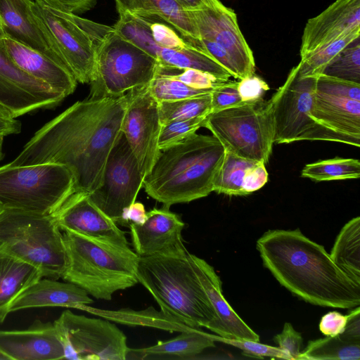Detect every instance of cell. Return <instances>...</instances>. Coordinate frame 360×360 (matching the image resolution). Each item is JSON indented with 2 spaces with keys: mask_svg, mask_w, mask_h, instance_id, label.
Returning <instances> with one entry per match:
<instances>
[{
  "mask_svg": "<svg viewBox=\"0 0 360 360\" xmlns=\"http://www.w3.org/2000/svg\"><path fill=\"white\" fill-rule=\"evenodd\" d=\"M333 262L360 285V217L349 220L340 230L331 249Z\"/></svg>",
  "mask_w": 360,
  "mask_h": 360,
  "instance_id": "obj_30",
  "label": "cell"
},
{
  "mask_svg": "<svg viewBox=\"0 0 360 360\" xmlns=\"http://www.w3.org/2000/svg\"><path fill=\"white\" fill-rule=\"evenodd\" d=\"M131 240L139 257L184 256L188 252L181 237L184 223L179 215L164 207L146 213L142 224L129 225Z\"/></svg>",
  "mask_w": 360,
  "mask_h": 360,
  "instance_id": "obj_19",
  "label": "cell"
},
{
  "mask_svg": "<svg viewBox=\"0 0 360 360\" xmlns=\"http://www.w3.org/2000/svg\"><path fill=\"white\" fill-rule=\"evenodd\" d=\"M68 264L62 276L94 298L112 299L120 290L135 285L139 255L123 247L63 231Z\"/></svg>",
  "mask_w": 360,
  "mask_h": 360,
  "instance_id": "obj_5",
  "label": "cell"
},
{
  "mask_svg": "<svg viewBox=\"0 0 360 360\" xmlns=\"http://www.w3.org/2000/svg\"><path fill=\"white\" fill-rule=\"evenodd\" d=\"M65 10L74 13H83L91 9L97 0H53Z\"/></svg>",
  "mask_w": 360,
  "mask_h": 360,
  "instance_id": "obj_50",
  "label": "cell"
},
{
  "mask_svg": "<svg viewBox=\"0 0 360 360\" xmlns=\"http://www.w3.org/2000/svg\"><path fill=\"white\" fill-rule=\"evenodd\" d=\"M158 110L162 125L172 121L206 117L212 112L211 93L183 99L161 101Z\"/></svg>",
  "mask_w": 360,
  "mask_h": 360,
  "instance_id": "obj_34",
  "label": "cell"
},
{
  "mask_svg": "<svg viewBox=\"0 0 360 360\" xmlns=\"http://www.w3.org/2000/svg\"><path fill=\"white\" fill-rule=\"evenodd\" d=\"M190 12L200 38L215 41L226 51L235 69L236 79L240 80L255 75L253 53L239 28L233 9L219 0H214L203 8Z\"/></svg>",
  "mask_w": 360,
  "mask_h": 360,
  "instance_id": "obj_16",
  "label": "cell"
},
{
  "mask_svg": "<svg viewBox=\"0 0 360 360\" xmlns=\"http://www.w3.org/2000/svg\"><path fill=\"white\" fill-rule=\"evenodd\" d=\"M243 102L238 90V82L226 81L211 92L212 112L239 105Z\"/></svg>",
  "mask_w": 360,
  "mask_h": 360,
  "instance_id": "obj_42",
  "label": "cell"
},
{
  "mask_svg": "<svg viewBox=\"0 0 360 360\" xmlns=\"http://www.w3.org/2000/svg\"><path fill=\"white\" fill-rule=\"evenodd\" d=\"M317 77L302 76L295 66L269 100L274 121V143L300 141L335 142L333 136L309 116Z\"/></svg>",
  "mask_w": 360,
  "mask_h": 360,
  "instance_id": "obj_11",
  "label": "cell"
},
{
  "mask_svg": "<svg viewBox=\"0 0 360 360\" xmlns=\"http://www.w3.org/2000/svg\"><path fill=\"white\" fill-rule=\"evenodd\" d=\"M127 103V94L76 102L39 129L8 165H62L73 176L75 192L90 194L101 185L122 133Z\"/></svg>",
  "mask_w": 360,
  "mask_h": 360,
  "instance_id": "obj_1",
  "label": "cell"
},
{
  "mask_svg": "<svg viewBox=\"0 0 360 360\" xmlns=\"http://www.w3.org/2000/svg\"><path fill=\"white\" fill-rule=\"evenodd\" d=\"M143 179L122 133L108 155L101 185L89 196L107 216L122 224L123 214L135 202Z\"/></svg>",
  "mask_w": 360,
  "mask_h": 360,
  "instance_id": "obj_14",
  "label": "cell"
},
{
  "mask_svg": "<svg viewBox=\"0 0 360 360\" xmlns=\"http://www.w3.org/2000/svg\"><path fill=\"white\" fill-rule=\"evenodd\" d=\"M274 340L278 347L287 352L292 359L297 360L301 353L302 337L290 323H285L281 333L276 335Z\"/></svg>",
  "mask_w": 360,
  "mask_h": 360,
  "instance_id": "obj_43",
  "label": "cell"
},
{
  "mask_svg": "<svg viewBox=\"0 0 360 360\" xmlns=\"http://www.w3.org/2000/svg\"><path fill=\"white\" fill-rule=\"evenodd\" d=\"M96 45V76L88 98L120 96L155 77L157 60L112 27Z\"/></svg>",
  "mask_w": 360,
  "mask_h": 360,
  "instance_id": "obj_10",
  "label": "cell"
},
{
  "mask_svg": "<svg viewBox=\"0 0 360 360\" xmlns=\"http://www.w3.org/2000/svg\"><path fill=\"white\" fill-rule=\"evenodd\" d=\"M360 36V28L354 29L302 58L296 65L302 76H319L353 40Z\"/></svg>",
  "mask_w": 360,
  "mask_h": 360,
  "instance_id": "obj_35",
  "label": "cell"
},
{
  "mask_svg": "<svg viewBox=\"0 0 360 360\" xmlns=\"http://www.w3.org/2000/svg\"><path fill=\"white\" fill-rule=\"evenodd\" d=\"M206 117L172 121L162 125L158 140L159 149L161 150L175 145L196 133L203 127Z\"/></svg>",
  "mask_w": 360,
  "mask_h": 360,
  "instance_id": "obj_38",
  "label": "cell"
},
{
  "mask_svg": "<svg viewBox=\"0 0 360 360\" xmlns=\"http://www.w3.org/2000/svg\"><path fill=\"white\" fill-rule=\"evenodd\" d=\"M21 129V122L7 109L0 105V134L4 136L18 134Z\"/></svg>",
  "mask_w": 360,
  "mask_h": 360,
  "instance_id": "obj_49",
  "label": "cell"
},
{
  "mask_svg": "<svg viewBox=\"0 0 360 360\" xmlns=\"http://www.w3.org/2000/svg\"><path fill=\"white\" fill-rule=\"evenodd\" d=\"M267 181L268 172L265 164L262 162H256L246 174L243 186L244 195L262 188Z\"/></svg>",
  "mask_w": 360,
  "mask_h": 360,
  "instance_id": "obj_45",
  "label": "cell"
},
{
  "mask_svg": "<svg viewBox=\"0 0 360 360\" xmlns=\"http://www.w3.org/2000/svg\"><path fill=\"white\" fill-rule=\"evenodd\" d=\"M33 3L32 0H0V18L5 36L67 68L49 32L35 13Z\"/></svg>",
  "mask_w": 360,
  "mask_h": 360,
  "instance_id": "obj_20",
  "label": "cell"
},
{
  "mask_svg": "<svg viewBox=\"0 0 360 360\" xmlns=\"http://www.w3.org/2000/svg\"><path fill=\"white\" fill-rule=\"evenodd\" d=\"M93 302L85 290L70 282H59L56 279L40 278L22 293L10 307V313L22 309L62 307L81 309Z\"/></svg>",
  "mask_w": 360,
  "mask_h": 360,
  "instance_id": "obj_26",
  "label": "cell"
},
{
  "mask_svg": "<svg viewBox=\"0 0 360 360\" xmlns=\"http://www.w3.org/2000/svg\"><path fill=\"white\" fill-rule=\"evenodd\" d=\"M359 360L360 342L349 341L340 335L311 340L297 360Z\"/></svg>",
  "mask_w": 360,
  "mask_h": 360,
  "instance_id": "obj_31",
  "label": "cell"
},
{
  "mask_svg": "<svg viewBox=\"0 0 360 360\" xmlns=\"http://www.w3.org/2000/svg\"><path fill=\"white\" fill-rule=\"evenodd\" d=\"M347 315L345 330L340 335L346 340L360 342V308H352Z\"/></svg>",
  "mask_w": 360,
  "mask_h": 360,
  "instance_id": "obj_48",
  "label": "cell"
},
{
  "mask_svg": "<svg viewBox=\"0 0 360 360\" xmlns=\"http://www.w3.org/2000/svg\"><path fill=\"white\" fill-rule=\"evenodd\" d=\"M203 127L240 158L268 162L274 143V121L269 101L261 99L209 114Z\"/></svg>",
  "mask_w": 360,
  "mask_h": 360,
  "instance_id": "obj_9",
  "label": "cell"
},
{
  "mask_svg": "<svg viewBox=\"0 0 360 360\" xmlns=\"http://www.w3.org/2000/svg\"><path fill=\"white\" fill-rule=\"evenodd\" d=\"M356 28H360V0H336L307 20L302 37L301 59Z\"/></svg>",
  "mask_w": 360,
  "mask_h": 360,
  "instance_id": "obj_22",
  "label": "cell"
},
{
  "mask_svg": "<svg viewBox=\"0 0 360 360\" xmlns=\"http://www.w3.org/2000/svg\"><path fill=\"white\" fill-rule=\"evenodd\" d=\"M65 97L18 68L0 46V105L15 117L53 108Z\"/></svg>",
  "mask_w": 360,
  "mask_h": 360,
  "instance_id": "obj_17",
  "label": "cell"
},
{
  "mask_svg": "<svg viewBox=\"0 0 360 360\" xmlns=\"http://www.w3.org/2000/svg\"><path fill=\"white\" fill-rule=\"evenodd\" d=\"M301 176L316 181L358 179L360 162L354 158H335L306 165Z\"/></svg>",
  "mask_w": 360,
  "mask_h": 360,
  "instance_id": "obj_33",
  "label": "cell"
},
{
  "mask_svg": "<svg viewBox=\"0 0 360 360\" xmlns=\"http://www.w3.org/2000/svg\"><path fill=\"white\" fill-rule=\"evenodd\" d=\"M33 1L35 13L77 82L91 84L96 76V41L77 22L76 14L53 0Z\"/></svg>",
  "mask_w": 360,
  "mask_h": 360,
  "instance_id": "obj_13",
  "label": "cell"
},
{
  "mask_svg": "<svg viewBox=\"0 0 360 360\" xmlns=\"http://www.w3.org/2000/svg\"><path fill=\"white\" fill-rule=\"evenodd\" d=\"M347 321V315L332 311L322 316L319 323L320 331L326 336H335L343 333Z\"/></svg>",
  "mask_w": 360,
  "mask_h": 360,
  "instance_id": "obj_46",
  "label": "cell"
},
{
  "mask_svg": "<svg viewBox=\"0 0 360 360\" xmlns=\"http://www.w3.org/2000/svg\"><path fill=\"white\" fill-rule=\"evenodd\" d=\"M41 278L39 269L0 250V323L15 300Z\"/></svg>",
  "mask_w": 360,
  "mask_h": 360,
  "instance_id": "obj_29",
  "label": "cell"
},
{
  "mask_svg": "<svg viewBox=\"0 0 360 360\" xmlns=\"http://www.w3.org/2000/svg\"><path fill=\"white\" fill-rule=\"evenodd\" d=\"M264 266L278 282L315 305L352 309L360 304V285L332 260L324 247L299 229L266 231L257 240Z\"/></svg>",
  "mask_w": 360,
  "mask_h": 360,
  "instance_id": "obj_2",
  "label": "cell"
},
{
  "mask_svg": "<svg viewBox=\"0 0 360 360\" xmlns=\"http://www.w3.org/2000/svg\"><path fill=\"white\" fill-rule=\"evenodd\" d=\"M187 11H198L203 8L214 0H174Z\"/></svg>",
  "mask_w": 360,
  "mask_h": 360,
  "instance_id": "obj_52",
  "label": "cell"
},
{
  "mask_svg": "<svg viewBox=\"0 0 360 360\" xmlns=\"http://www.w3.org/2000/svg\"><path fill=\"white\" fill-rule=\"evenodd\" d=\"M0 46L18 68L65 98L75 91L77 82L65 66L6 36Z\"/></svg>",
  "mask_w": 360,
  "mask_h": 360,
  "instance_id": "obj_24",
  "label": "cell"
},
{
  "mask_svg": "<svg viewBox=\"0 0 360 360\" xmlns=\"http://www.w3.org/2000/svg\"><path fill=\"white\" fill-rule=\"evenodd\" d=\"M316 91L320 93L360 101V84L325 75L316 79Z\"/></svg>",
  "mask_w": 360,
  "mask_h": 360,
  "instance_id": "obj_41",
  "label": "cell"
},
{
  "mask_svg": "<svg viewBox=\"0 0 360 360\" xmlns=\"http://www.w3.org/2000/svg\"><path fill=\"white\" fill-rule=\"evenodd\" d=\"M4 137V136L0 134V160H1L4 157V153L3 151V143Z\"/></svg>",
  "mask_w": 360,
  "mask_h": 360,
  "instance_id": "obj_53",
  "label": "cell"
},
{
  "mask_svg": "<svg viewBox=\"0 0 360 360\" xmlns=\"http://www.w3.org/2000/svg\"><path fill=\"white\" fill-rule=\"evenodd\" d=\"M13 360L65 359L53 323L36 321L25 330H0V358Z\"/></svg>",
  "mask_w": 360,
  "mask_h": 360,
  "instance_id": "obj_21",
  "label": "cell"
},
{
  "mask_svg": "<svg viewBox=\"0 0 360 360\" xmlns=\"http://www.w3.org/2000/svg\"><path fill=\"white\" fill-rule=\"evenodd\" d=\"M53 215L61 231L129 247L125 233L93 202L86 193H72Z\"/></svg>",
  "mask_w": 360,
  "mask_h": 360,
  "instance_id": "obj_18",
  "label": "cell"
},
{
  "mask_svg": "<svg viewBox=\"0 0 360 360\" xmlns=\"http://www.w3.org/2000/svg\"><path fill=\"white\" fill-rule=\"evenodd\" d=\"M212 334L195 328L183 331L177 337L141 349H128L126 359H190L205 349L215 346Z\"/></svg>",
  "mask_w": 360,
  "mask_h": 360,
  "instance_id": "obj_28",
  "label": "cell"
},
{
  "mask_svg": "<svg viewBox=\"0 0 360 360\" xmlns=\"http://www.w3.org/2000/svg\"><path fill=\"white\" fill-rule=\"evenodd\" d=\"M148 85L133 89L127 94V103L122 125V132L143 178L150 172L160 151L158 140L162 127L158 102Z\"/></svg>",
  "mask_w": 360,
  "mask_h": 360,
  "instance_id": "obj_15",
  "label": "cell"
},
{
  "mask_svg": "<svg viewBox=\"0 0 360 360\" xmlns=\"http://www.w3.org/2000/svg\"><path fill=\"white\" fill-rule=\"evenodd\" d=\"M322 74L360 84V37L345 47Z\"/></svg>",
  "mask_w": 360,
  "mask_h": 360,
  "instance_id": "obj_36",
  "label": "cell"
},
{
  "mask_svg": "<svg viewBox=\"0 0 360 360\" xmlns=\"http://www.w3.org/2000/svg\"><path fill=\"white\" fill-rule=\"evenodd\" d=\"M64 348L65 359L126 360L127 337L110 321L65 310L53 322Z\"/></svg>",
  "mask_w": 360,
  "mask_h": 360,
  "instance_id": "obj_12",
  "label": "cell"
},
{
  "mask_svg": "<svg viewBox=\"0 0 360 360\" xmlns=\"http://www.w3.org/2000/svg\"><path fill=\"white\" fill-rule=\"evenodd\" d=\"M118 13L155 15L169 24L189 44L207 54L195 21L174 0H115ZM210 56V55H209Z\"/></svg>",
  "mask_w": 360,
  "mask_h": 360,
  "instance_id": "obj_27",
  "label": "cell"
},
{
  "mask_svg": "<svg viewBox=\"0 0 360 360\" xmlns=\"http://www.w3.org/2000/svg\"><path fill=\"white\" fill-rule=\"evenodd\" d=\"M75 192L72 173L60 164L0 167V208L51 215Z\"/></svg>",
  "mask_w": 360,
  "mask_h": 360,
  "instance_id": "obj_8",
  "label": "cell"
},
{
  "mask_svg": "<svg viewBox=\"0 0 360 360\" xmlns=\"http://www.w3.org/2000/svg\"><path fill=\"white\" fill-rule=\"evenodd\" d=\"M309 116L331 134L335 142L360 146V101L315 90Z\"/></svg>",
  "mask_w": 360,
  "mask_h": 360,
  "instance_id": "obj_23",
  "label": "cell"
},
{
  "mask_svg": "<svg viewBox=\"0 0 360 360\" xmlns=\"http://www.w3.org/2000/svg\"><path fill=\"white\" fill-rule=\"evenodd\" d=\"M225 150L214 136L196 133L160 151L143 179L146 193L169 208L207 196Z\"/></svg>",
  "mask_w": 360,
  "mask_h": 360,
  "instance_id": "obj_3",
  "label": "cell"
},
{
  "mask_svg": "<svg viewBox=\"0 0 360 360\" xmlns=\"http://www.w3.org/2000/svg\"><path fill=\"white\" fill-rule=\"evenodd\" d=\"M157 74L174 78L191 87L200 89H214L225 82L207 72L189 68L179 69L159 65Z\"/></svg>",
  "mask_w": 360,
  "mask_h": 360,
  "instance_id": "obj_39",
  "label": "cell"
},
{
  "mask_svg": "<svg viewBox=\"0 0 360 360\" xmlns=\"http://www.w3.org/2000/svg\"><path fill=\"white\" fill-rule=\"evenodd\" d=\"M136 277L165 316L193 328L205 327L225 338L220 319L193 268L189 252L184 256L139 257Z\"/></svg>",
  "mask_w": 360,
  "mask_h": 360,
  "instance_id": "obj_4",
  "label": "cell"
},
{
  "mask_svg": "<svg viewBox=\"0 0 360 360\" xmlns=\"http://www.w3.org/2000/svg\"><path fill=\"white\" fill-rule=\"evenodd\" d=\"M4 37H5V34H4V32L3 30V26H2L1 20L0 18V39L3 38Z\"/></svg>",
  "mask_w": 360,
  "mask_h": 360,
  "instance_id": "obj_54",
  "label": "cell"
},
{
  "mask_svg": "<svg viewBox=\"0 0 360 360\" xmlns=\"http://www.w3.org/2000/svg\"><path fill=\"white\" fill-rule=\"evenodd\" d=\"M0 250L39 269L44 278H62L68 264L61 229L53 214L0 208Z\"/></svg>",
  "mask_w": 360,
  "mask_h": 360,
  "instance_id": "obj_6",
  "label": "cell"
},
{
  "mask_svg": "<svg viewBox=\"0 0 360 360\" xmlns=\"http://www.w3.org/2000/svg\"><path fill=\"white\" fill-rule=\"evenodd\" d=\"M148 87L158 103L204 95L213 90L195 89L178 79L159 74H156Z\"/></svg>",
  "mask_w": 360,
  "mask_h": 360,
  "instance_id": "obj_37",
  "label": "cell"
},
{
  "mask_svg": "<svg viewBox=\"0 0 360 360\" xmlns=\"http://www.w3.org/2000/svg\"><path fill=\"white\" fill-rule=\"evenodd\" d=\"M193 268L218 315L225 338L259 341V336L237 314L222 294L221 281L205 260L189 253Z\"/></svg>",
  "mask_w": 360,
  "mask_h": 360,
  "instance_id": "obj_25",
  "label": "cell"
},
{
  "mask_svg": "<svg viewBox=\"0 0 360 360\" xmlns=\"http://www.w3.org/2000/svg\"><path fill=\"white\" fill-rule=\"evenodd\" d=\"M144 205L134 202L123 214L122 224H127L129 221L135 224H142L146 219Z\"/></svg>",
  "mask_w": 360,
  "mask_h": 360,
  "instance_id": "obj_51",
  "label": "cell"
},
{
  "mask_svg": "<svg viewBox=\"0 0 360 360\" xmlns=\"http://www.w3.org/2000/svg\"><path fill=\"white\" fill-rule=\"evenodd\" d=\"M201 41L207 54L224 68L231 75V76L235 78V69L230 57L223 47L210 39H201Z\"/></svg>",
  "mask_w": 360,
  "mask_h": 360,
  "instance_id": "obj_47",
  "label": "cell"
},
{
  "mask_svg": "<svg viewBox=\"0 0 360 360\" xmlns=\"http://www.w3.org/2000/svg\"><path fill=\"white\" fill-rule=\"evenodd\" d=\"M212 338L215 342H220L240 349L243 352V355L249 357L260 359L271 357L292 360V357L287 352L279 347L262 344L259 341L224 338L217 335H212Z\"/></svg>",
  "mask_w": 360,
  "mask_h": 360,
  "instance_id": "obj_40",
  "label": "cell"
},
{
  "mask_svg": "<svg viewBox=\"0 0 360 360\" xmlns=\"http://www.w3.org/2000/svg\"><path fill=\"white\" fill-rule=\"evenodd\" d=\"M269 89L268 84L259 77L255 75L238 82V90L243 102H254L263 99Z\"/></svg>",
  "mask_w": 360,
  "mask_h": 360,
  "instance_id": "obj_44",
  "label": "cell"
},
{
  "mask_svg": "<svg viewBox=\"0 0 360 360\" xmlns=\"http://www.w3.org/2000/svg\"><path fill=\"white\" fill-rule=\"evenodd\" d=\"M118 14L112 29L153 56L160 66L197 70L226 82L232 77L210 56L189 44L160 18L127 12Z\"/></svg>",
  "mask_w": 360,
  "mask_h": 360,
  "instance_id": "obj_7",
  "label": "cell"
},
{
  "mask_svg": "<svg viewBox=\"0 0 360 360\" xmlns=\"http://www.w3.org/2000/svg\"><path fill=\"white\" fill-rule=\"evenodd\" d=\"M256 162L225 151L214 180L213 191L228 195H244L243 186L246 174Z\"/></svg>",
  "mask_w": 360,
  "mask_h": 360,
  "instance_id": "obj_32",
  "label": "cell"
}]
</instances>
